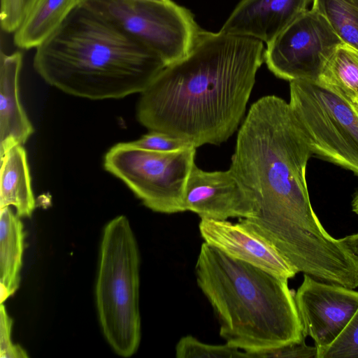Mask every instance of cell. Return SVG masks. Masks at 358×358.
I'll return each mask as SVG.
<instances>
[{
    "instance_id": "d6986e66",
    "label": "cell",
    "mask_w": 358,
    "mask_h": 358,
    "mask_svg": "<svg viewBox=\"0 0 358 358\" xmlns=\"http://www.w3.org/2000/svg\"><path fill=\"white\" fill-rule=\"evenodd\" d=\"M312 10L326 19L341 41L358 51V0H313Z\"/></svg>"
},
{
    "instance_id": "2e32d148",
    "label": "cell",
    "mask_w": 358,
    "mask_h": 358,
    "mask_svg": "<svg viewBox=\"0 0 358 358\" xmlns=\"http://www.w3.org/2000/svg\"><path fill=\"white\" fill-rule=\"evenodd\" d=\"M17 214L9 206L0 209V291L1 303L20 286L24 233Z\"/></svg>"
},
{
    "instance_id": "cb8c5ba5",
    "label": "cell",
    "mask_w": 358,
    "mask_h": 358,
    "mask_svg": "<svg viewBox=\"0 0 358 358\" xmlns=\"http://www.w3.org/2000/svg\"><path fill=\"white\" fill-rule=\"evenodd\" d=\"M13 320L7 313L4 305L0 306V357L27 358V352L11 339Z\"/></svg>"
},
{
    "instance_id": "484cf974",
    "label": "cell",
    "mask_w": 358,
    "mask_h": 358,
    "mask_svg": "<svg viewBox=\"0 0 358 358\" xmlns=\"http://www.w3.org/2000/svg\"><path fill=\"white\" fill-rule=\"evenodd\" d=\"M342 246L358 264V233L338 239Z\"/></svg>"
},
{
    "instance_id": "9a60e30c",
    "label": "cell",
    "mask_w": 358,
    "mask_h": 358,
    "mask_svg": "<svg viewBox=\"0 0 358 358\" xmlns=\"http://www.w3.org/2000/svg\"><path fill=\"white\" fill-rule=\"evenodd\" d=\"M10 206L20 217H30L36 207L27 153L22 145L1 157L0 209Z\"/></svg>"
},
{
    "instance_id": "e0dca14e",
    "label": "cell",
    "mask_w": 358,
    "mask_h": 358,
    "mask_svg": "<svg viewBox=\"0 0 358 358\" xmlns=\"http://www.w3.org/2000/svg\"><path fill=\"white\" fill-rule=\"evenodd\" d=\"M80 0H38L21 25L13 41L22 49L36 48L63 23Z\"/></svg>"
},
{
    "instance_id": "3957f363",
    "label": "cell",
    "mask_w": 358,
    "mask_h": 358,
    "mask_svg": "<svg viewBox=\"0 0 358 358\" xmlns=\"http://www.w3.org/2000/svg\"><path fill=\"white\" fill-rule=\"evenodd\" d=\"M33 62L48 85L92 100L141 94L166 66L155 52L80 2L36 48Z\"/></svg>"
},
{
    "instance_id": "603a6c76",
    "label": "cell",
    "mask_w": 358,
    "mask_h": 358,
    "mask_svg": "<svg viewBox=\"0 0 358 358\" xmlns=\"http://www.w3.org/2000/svg\"><path fill=\"white\" fill-rule=\"evenodd\" d=\"M38 0H1V29L14 33L21 25Z\"/></svg>"
},
{
    "instance_id": "7402d4cb",
    "label": "cell",
    "mask_w": 358,
    "mask_h": 358,
    "mask_svg": "<svg viewBox=\"0 0 358 358\" xmlns=\"http://www.w3.org/2000/svg\"><path fill=\"white\" fill-rule=\"evenodd\" d=\"M130 143L141 149L162 152L195 148L190 142L185 139L159 131H150L141 138L131 141Z\"/></svg>"
},
{
    "instance_id": "44dd1931",
    "label": "cell",
    "mask_w": 358,
    "mask_h": 358,
    "mask_svg": "<svg viewBox=\"0 0 358 358\" xmlns=\"http://www.w3.org/2000/svg\"><path fill=\"white\" fill-rule=\"evenodd\" d=\"M317 358H358V308L340 336Z\"/></svg>"
},
{
    "instance_id": "6da1fadb",
    "label": "cell",
    "mask_w": 358,
    "mask_h": 358,
    "mask_svg": "<svg viewBox=\"0 0 358 358\" xmlns=\"http://www.w3.org/2000/svg\"><path fill=\"white\" fill-rule=\"evenodd\" d=\"M311 155L289 103L268 95L250 106L229 169L253 209L251 217L239 222L271 243L298 273L334 282L354 259L311 206L306 178Z\"/></svg>"
},
{
    "instance_id": "8992f818",
    "label": "cell",
    "mask_w": 358,
    "mask_h": 358,
    "mask_svg": "<svg viewBox=\"0 0 358 358\" xmlns=\"http://www.w3.org/2000/svg\"><path fill=\"white\" fill-rule=\"evenodd\" d=\"M290 108L312 155L358 176V114L347 101L316 82H289Z\"/></svg>"
},
{
    "instance_id": "d4e9b609",
    "label": "cell",
    "mask_w": 358,
    "mask_h": 358,
    "mask_svg": "<svg viewBox=\"0 0 358 358\" xmlns=\"http://www.w3.org/2000/svg\"><path fill=\"white\" fill-rule=\"evenodd\" d=\"M317 347L308 345L304 340L252 354L250 358H317Z\"/></svg>"
},
{
    "instance_id": "83f0119b",
    "label": "cell",
    "mask_w": 358,
    "mask_h": 358,
    "mask_svg": "<svg viewBox=\"0 0 358 358\" xmlns=\"http://www.w3.org/2000/svg\"><path fill=\"white\" fill-rule=\"evenodd\" d=\"M352 106L358 114V101L355 104H354Z\"/></svg>"
},
{
    "instance_id": "30bf717a",
    "label": "cell",
    "mask_w": 358,
    "mask_h": 358,
    "mask_svg": "<svg viewBox=\"0 0 358 358\" xmlns=\"http://www.w3.org/2000/svg\"><path fill=\"white\" fill-rule=\"evenodd\" d=\"M294 299L303 333L314 341L317 355L336 341L358 308L357 291L308 274Z\"/></svg>"
},
{
    "instance_id": "5bb4252c",
    "label": "cell",
    "mask_w": 358,
    "mask_h": 358,
    "mask_svg": "<svg viewBox=\"0 0 358 358\" xmlns=\"http://www.w3.org/2000/svg\"><path fill=\"white\" fill-rule=\"evenodd\" d=\"M22 64L20 52L0 55V156L13 147L24 144L34 133L20 101L19 75Z\"/></svg>"
},
{
    "instance_id": "7a4b0ae2",
    "label": "cell",
    "mask_w": 358,
    "mask_h": 358,
    "mask_svg": "<svg viewBox=\"0 0 358 358\" xmlns=\"http://www.w3.org/2000/svg\"><path fill=\"white\" fill-rule=\"evenodd\" d=\"M264 52L259 40L201 29L188 54L141 93L138 122L195 148L225 142L244 116Z\"/></svg>"
},
{
    "instance_id": "9c48e42d",
    "label": "cell",
    "mask_w": 358,
    "mask_h": 358,
    "mask_svg": "<svg viewBox=\"0 0 358 358\" xmlns=\"http://www.w3.org/2000/svg\"><path fill=\"white\" fill-rule=\"evenodd\" d=\"M342 43L324 17L307 10L267 44L264 62L279 78L317 82L327 61Z\"/></svg>"
},
{
    "instance_id": "ac0fdd59",
    "label": "cell",
    "mask_w": 358,
    "mask_h": 358,
    "mask_svg": "<svg viewBox=\"0 0 358 358\" xmlns=\"http://www.w3.org/2000/svg\"><path fill=\"white\" fill-rule=\"evenodd\" d=\"M352 106L358 101V51L338 45L325 64L317 82Z\"/></svg>"
},
{
    "instance_id": "5b68a950",
    "label": "cell",
    "mask_w": 358,
    "mask_h": 358,
    "mask_svg": "<svg viewBox=\"0 0 358 358\" xmlns=\"http://www.w3.org/2000/svg\"><path fill=\"white\" fill-rule=\"evenodd\" d=\"M139 265L129 221L117 216L103 230L95 298L103 336L113 351L125 358L137 352L141 342Z\"/></svg>"
},
{
    "instance_id": "ba28073f",
    "label": "cell",
    "mask_w": 358,
    "mask_h": 358,
    "mask_svg": "<svg viewBox=\"0 0 358 358\" xmlns=\"http://www.w3.org/2000/svg\"><path fill=\"white\" fill-rule=\"evenodd\" d=\"M79 2L155 52L166 66L188 54L201 30L191 12L171 0Z\"/></svg>"
},
{
    "instance_id": "8fae6325",
    "label": "cell",
    "mask_w": 358,
    "mask_h": 358,
    "mask_svg": "<svg viewBox=\"0 0 358 358\" xmlns=\"http://www.w3.org/2000/svg\"><path fill=\"white\" fill-rule=\"evenodd\" d=\"M183 208L201 219L227 220L253 215L252 203L230 169L206 171L196 164L187 180Z\"/></svg>"
},
{
    "instance_id": "52a82bcc",
    "label": "cell",
    "mask_w": 358,
    "mask_h": 358,
    "mask_svg": "<svg viewBox=\"0 0 358 358\" xmlns=\"http://www.w3.org/2000/svg\"><path fill=\"white\" fill-rule=\"evenodd\" d=\"M196 148L174 152L150 151L119 143L106 153L104 169L121 180L150 210L184 212L185 185L195 164Z\"/></svg>"
},
{
    "instance_id": "4316f807",
    "label": "cell",
    "mask_w": 358,
    "mask_h": 358,
    "mask_svg": "<svg viewBox=\"0 0 358 358\" xmlns=\"http://www.w3.org/2000/svg\"><path fill=\"white\" fill-rule=\"evenodd\" d=\"M352 210L358 215V193L355 194L352 202Z\"/></svg>"
},
{
    "instance_id": "7c38bea8",
    "label": "cell",
    "mask_w": 358,
    "mask_h": 358,
    "mask_svg": "<svg viewBox=\"0 0 358 358\" xmlns=\"http://www.w3.org/2000/svg\"><path fill=\"white\" fill-rule=\"evenodd\" d=\"M199 229L204 242L231 257L287 280L298 273L271 243L239 222L201 219Z\"/></svg>"
},
{
    "instance_id": "f1b7e54d",
    "label": "cell",
    "mask_w": 358,
    "mask_h": 358,
    "mask_svg": "<svg viewBox=\"0 0 358 358\" xmlns=\"http://www.w3.org/2000/svg\"><path fill=\"white\" fill-rule=\"evenodd\" d=\"M145 1H166L168 0H145Z\"/></svg>"
},
{
    "instance_id": "277c9868",
    "label": "cell",
    "mask_w": 358,
    "mask_h": 358,
    "mask_svg": "<svg viewBox=\"0 0 358 358\" xmlns=\"http://www.w3.org/2000/svg\"><path fill=\"white\" fill-rule=\"evenodd\" d=\"M195 273L220 324V335L251 355L304 341L287 280L235 259L203 242Z\"/></svg>"
},
{
    "instance_id": "ffe728a7",
    "label": "cell",
    "mask_w": 358,
    "mask_h": 358,
    "mask_svg": "<svg viewBox=\"0 0 358 358\" xmlns=\"http://www.w3.org/2000/svg\"><path fill=\"white\" fill-rule=\"evenodd\" d=\"M177 358H239L246 357L245 352L227 343L212 345L203 343L193 336H182L176 345Z\"/></svg>"
},
{
    "instance_id": "4fadbf2b",
    "label": "cell",
    "mask_w": 358,
    "mask_h": 358,
    "mask_svg": "<svg viewBox=\"0 0 358 358\" xmlns=\"http://www.w3.org/2000/svg\"><path fill=\"white\" fill-rule=\"evenodd\" d=\"M313 0H241L219 31L272 41Z\"/></svg>"
}]
</instances>
